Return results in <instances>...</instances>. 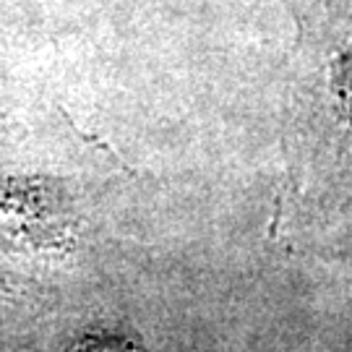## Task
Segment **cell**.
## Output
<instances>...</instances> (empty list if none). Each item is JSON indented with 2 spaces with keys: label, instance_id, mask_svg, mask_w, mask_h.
Here are the masks:
<instances>
[{
  "label": "cell",
  "instance_id": "6da1fadb",
  "mask_svg": "<svg viewBox=\"0 0 352 352\" xmlns=\"http://www.w3.org/2000/svg\"><path fill=\"white\" fill-rule=\"evenodd\" d=\"M292 19L287 180L274 227L295 245L352 261V0H308Z\"/></svg>",
  "mask_w": 352,
  "mask_h": 352
},
{
  "label": "cell",
  "instance_id": "7a4b0ae2",
  "mask_svg": "<svg viewBox=\"0 0 352 352\" xmlns=\"http://www.w3.org/2000/svg\"><path fill=\"white\" fill-rule=\"evenodd\" d=\"M78 240V209L60 177L0 173V256H63Z\"/></svg>",
  "mask_w": 352,
  "mask_h": 352
},
{
  "label": "cell",
  "instance_id": "3957f363",
  "mask_svg": "<svg viewBox=\"0 0 352 352\" xmlns=\"http://www.w3.org/2000/svg\"><path fill=\"white\" fill-rule=\"evenodd\" d=\"M65 352H144L133 340L120 334L118 329H87L78 334Z\"/></svg>",
  "mask_w": 352,
  "mask_h": 352
},
{
  "label": "cell",
  "instance_id": "277c9868",
  "mask_svg": "<svg viewBox=\"0 0 352 352\" xmlns=\"http://www.w3.org/2000/svg\"><path fill=\"white\" fill-rule=\"evenodd\" d=\"M16 287H19L16 277L6 272V266H0V305H13V300H16Z\"/></svg>",
  "mask_w": 352,
  "mask_h": 352
},
{
  "label": "cell",
  "instance_id": "5b68a950",
  "mask_svg": "<svg viewBox=\"0 0 352 352\" xmlns=\"http://www.w3.org/2000/svg\"><path fill=\"white\" fill-rule=\"evenodd\" d=\"M282 3H285V6H287V8H289V13L295 16V13L300 11V8H302V6H305V3H308V0H282Z\"/></svg>",
  "mask_w": 352,
  "mask_h": 352
}]
</instances>
